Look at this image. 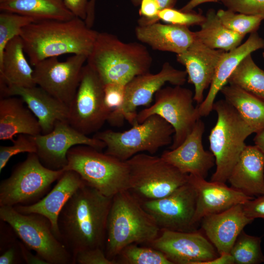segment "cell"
I'll list each match as a JSON object with an SVG mask.
<instances>
[{"label": "cell", "instance_id": "cell-46", "mask_svg": "<svg viewBox=\"0 0 264 264\" xmlns=\"http://www.w3.org/2000/svg\"><path fill=\"white\" fill-rule=\"evenodd\" d=\"M20 246L22 259L24 264H48L47 263L39 257L37 254H33L31 250L29 249L21 241Z\"/></svg>", "mask_w": 264, "mask_h": 264}, {"label": "cell", "instance_id": "cell-9", "mask_svg": "<svg viewBox=\"0 0 264 264\" xmlns=\"http://www.w3.org/2000/svg\"><path fill=\"white\" fill-rule=\"evenodd\" d=\"M0 219L8 223L25 245L48 264H75L73 256L55 235L45 217L22 214L13 206H0Z\"/></svg>", "mask_w": 264, "mask_h": 264}, {"label": "cell", "instance_id": "cell-8", "mask_svg": "<svg viewBox=\"0 0 264 264\" xmlns=\"http://www.w3.org/2000/svg\"><path fill=\"white\" fill-rule=\"evenodd\" d=\"M126 162L129 170L127 190L140 202L164 197L188 181V174L161 156L141 153Z\"/></svg>", "mask_w": 264, "mask_h": 264}, {"label": "cell", "instance_id": "cell-31", "mask_svg": "<svg viewBox=\"0 0 264 264\" xmlns=\"http://www.w3.org/2000/svg\"><path fill=\"white\" fill-rule=\"evenodd\" d=\"M220 91L254 133H257L264 128V101L233 85H225Z\"/></svg>", "mask_w": 264, "mask_h": 264}, {"label": "cell", "instance_id": "cell-21", "mask_svg": "<svg viewBox=\"0 0 264 264\" xmlns=\"http://www.w3.org/2000/svg\"><path fill=\"white\" fill-rule=\"evenodd\" d=\"M0 97H21L37 118L43 134L51 132L58 121H67L69 107L41 87L2 86Z\"/></svg>", "mask_w": 264, "mask_h": 264}, {"label": "cell", "instance_id": "cell-28", "mask_svg": "<svg viewBox=\"0 0 264 264\" xmlns=\"http://www.w3.org/2000/svg\"><path fill=\"white\" fill-rule=\"evenodd\" d=\"M22 38L17 36L6 45L0 58V86H37L33 68L27 61Z\"/></svg>", "mask_w": 264, "mask_h": 264}, {"label": "cell", "instance_id": "cell-33", "mask_svg": "<svg viewBox=\"0 0 264 264\" xmlns=\"http://www.w3.org/2000/svg\"><path fill=\"white\" fill-rule=\"evenodd\" d=\"M261 242L260 237L248 235L243 230L229 253L233 258L234 264H259L264 263Z\"/></svg>", "mask_w": 264, "mask_h": 264}, {"label": "cell", "instance_id": "cell-2", "mask_svg": "<svg viewBox=\"0 0 264 264\" xmlns=\"http://www.w3.org/2000/svg\"><path fill=\"white\" fill-rule=\"evenodd\" d=\"M98 32L78 17L67 21L49 20L25 26L20 36L29 63L35 66L43 60L66 54L88 56Z\"/></svg>", "mask_w": 264, "mask_h": 264}, {"label": "cell", "instance_id": "cell-34", "mask_svg": "<svg viewBox=\"0 0 264 264\" xmlns=\"http://www.w3.org/2000/svg\"><path fill=\"white\" fill-rule=\"evenodd\" d=\"M115 260L117 264H173L161 251L135 243L125 247Z\"/></svg>", "mask_w": 264, "mask_h": 264}, {"label": "cell", "instance_id": "cell-16", "mask_svg": "<svg viewBox=\"0 0 264 264\" xmlns=\"http://www.w3.org/2000/svg\"><path fill=\"white\" fill-rule=\"evenodd\" d=\"M36 154L41 163L50 169H63L67 164V154L72 147L86 145L99 151L106 148L102 141L89 137L74 128L67 121H58L52 131L33 136Z\"/></svg>", "mask_w": 264, "mask_h": 264}, {"label": "cell", "instance_id": "cell-1", "mask_svg": "<svg viewBox=\"0 0 264 264\" xmlns=\"http://www.w3.org/2000/svg\"><path fill=\"white\" fill-rule=\"evenodd\" d=\"M112 199L85 183L63 207L58 220L60 239L73 258L88 249L105 251Z\"/></svg>", "mask_w": 264, "mask_h": 264}, {"label": "cell", "instance_id": "cell-25", "mask_svg": "<svg viewBox=\"0 0 264 264\" xmlns=\"http://www.w3.org/2000/svg\"><path fill=\"white\" fill-rule=\"evenodd\" d=\"M232 188L253 197L264 195V154L245 145L229 176Z\"/></svg>", "mask_w": 264, "mask_h": 264}, {"label": "cell", "instance_id": "cell-26", "mask_svg": "<svg viewBox=\"0 0 264 264\" xmlns=\"http://www.w3.org/2000/svg\"><path fill=\"white\" fill-rule=\"evenodd\" d=\"M137 39L153 49L175 53L185 51L195 40L194 32L188 27L159 22L138 25L135 28Z\"/></svg>", "mask_w": 264, "mask_h": 264}, {"label": "cell", "instance_id": "cell-23", "mask_svg": "<svg viewBox=\"0 0 264 264\" xmlns=\"http://www.w3.org/2000/svg\"><path fill=\"white\" fill-rule=\"evenodd\" d=\"M84 184L76 172L64 170L51 191L39 201L28 205H16L14 208L22 214L37 213L45 217L50 221L55 235L60 240L58 226L59 214L70 197Z\"/></svg>", "mask_w": 264, "mask_h": 264}, {"label": "cell", "instance_id": "cell-4", "mask_svg": "<svg viewBox=\"0 0 264 264\" xmlns=\"http://www.w3.org/2000/svg\"><path fill=\"white\" fill-rule=\"evenodd\" d=\"M160 232L141 202L128 190H123L112 198L107 222L105 254L109 259L115 260L126 246L150 245Z\"/></svg>", "mask_w": 264, "mask_h": 264}, {"label": "cell", "instance_id": "cell-49", "mask_svg": "<svg viewBox=\"0 0 264 264\" xmlns=\"http://www.w3.org/2000/svg\"><path fill=\"white\" fill-rule=\"evenodd\" d=\"M221 0H190L180 10L184 12H191L192 10L202 3L206 2H218Z\"/></svg>", "mask_w": 264, "mask_h": 264}, {"label": "cell", "instance_id": "cell-15", "mask_svg": "<svg viewBox=\"0 0 264 264\" xmlns=\"http://www.w3.org/2000/svg\"><path fill=\"white\" fill-rule=\"evenodd\" d=\"M87 56L73 54L64 61L58 57L42 60L33 66L36 85L69 107L78 89Z\"/></svg>", "mask_w": 264, "mask_h": 264}, {"label": "cell", "instance_id": "cell-37", "mask_svg": "<svg viewBox=\"0 0 264 264\" xmlns=\"http://www.w3.org/2000/svg\"><path fill=\"white\" fill-rule=\"evenodd\" d=\"M20 242L13 230L5 229L0 233V264H24Z\"/></svg>", "mask_w": 264, "mask_h": 264}, {"label": "cell", "instance_id": "cell-39", "mask_svg": "<svg viewBox=\"0 0 264 264\" xmlns=\"http://www.w3.org/2000/svg\"><path fill=\"white\" fill-rule=\"evenodd\" d=\"M157 20L167 23L189 26L200 25L205 20V16L194 12H184L174 8L160 10L157 15Z\"/></svg>", "mask_w": 264, "mask_h": 264}, {"label": "cell", "instance_id": "cell-45", "mask_svg": "<svg viewBox=\"0 0 264 264\" xmlns=\"http://www.w3.org/2000/svg\"><path fill=\"white\" fill-rule=\"evenodd\" d=\"M65 6L75 17L85 20L89 0H63Z\"/></svg>", "mask_w": 264, "mask_h": 264}, {"label": "cell", "instance_id": "cell-6", "mask_svg": "<svg viewBox=\"0 0 264 264\" xmlns=\"http://www.w3.org/2000/svg\"><path fill=\"white\" fill-rule=\"evenodd\" d=\"M67 160L64 170L76 172L87 185L107 197L113 198L128 189L129 170L126 161L82 145L69 149Z\"/></svg>", "mask_w": 264, "mask_h": 264}, {"label": "cell", "instance_id": "cell-36", "mask_svg": "<svg viewBox=\"0 0 264 264\" xmlns=\"http://www.w3.org/2000/svg\"><path fill=\"white\" fill-rule=\"evenodd\" d=\"M36 22L30 17L14 13L3 12L0 14V58L7 43L20 36L26 25Z\"/></svg>", "mask_w": 264, "mask_h": 264}, {"label": "cell", "instance_id": "cell-3", "mask_svg": "<svg viewBox=\"0 0 264 264\" xmlns=\"http://www.w3.org/2000/svg\"><path fill=\"white\" fill-rule=\"evenodd\" d=\"M153 59L147 47L138 42L125 43L108 32H98L87 64L104 85H126L135 76L150 72Z\"/></svg>", "mask_w": 264, "mask_h": 264}, {"label": "cell", "instance_id": "cell-43", "mask_svg": "<svg viewBox=\"0 0 264 264\" xmlns=\"http://www.w3.org/2000/svg\"><path fill=\"white\" fill-rule=\"evenodd\" d=\"M135 5L140 4L139 14L141 18L138 21V25H144L157 22L159 7L154 0H135Z\"/></svg>", "mask_w": 264, "mask_h": 264}, {"label": "cell", "instance_id": "cell-11", "mask_svg": "<svg viewBox=\"0 0 264 264\" xmlns=\"http://www.w3.org/2000/svg\"><path fill=\"white\" fill-rule=\"evenodd\" d=\"M154 103L137 114L136 121L143 122L153 115L161 117L174 130L170 150L179 146L192 131L200 118L193 104L194 93L182 86L162 88L154 95Z\"/></svg>", "mask_w": 264, "mask_h": 264}, {"label": "cell", "instance_id": "cell-38", "mask_svg": "<svg viewBox=\"0 0 264 264\" xmlns=\"http://www.w3.org/2000/svg\"><path fill=\"white\" fill-rule=\"evenodd\" d=\"M37 152V147L33 136L20 134L11 146H0V173L14 155L23 153Z\"/></svg>", "mask_w": 264, "mask_h": 264}, {"label": "cell", "instance_id": "cell-48", "mask_svg": "<svg viewBox=\"0 0 264 264\" xmlns=\"http://www.w3.org/2000/svg\"><path fill=\"white\" fill-rule=\"evenodd\" d=\"M96 0H89L87 18L85 22L87 26L91 28L94 24L95 20V7Z\"/></svg>", "mask_w": 264, "mask_h": 264}, {"label": "cell", "instance_id": "cell-13", "mask_svg": "<svg viewBox=\"0 0 264 264\" xmlns=\"http://www.w3.org/2000/svg\"><path fill=\"white\" fill-rule=\"evenodd\" d=\"M110 111L104 99V84L87 64L82 69L76 94L69 105L68 122L80 132L96 133L103 126Z\"/></svg>", "mask_w": 264, "mask_h": 264}, {"label": "cell", "instance_id": "cell-50", "mask_svg": "<svg viewBox=\"0 0 264 264\" xmlns=\"http://www.w3.org/2000/svg\"><path fill=\"white\" fill-rule=\"evenodd\" d=\"M253 140L255 145L258 147L264 154V128L256 133Z\"/></svg>", "mask_w": 264, "mask_h": 264}, {"label": "cell", "instance_id": "cell-30", "mask_svg": "<svg viewBox=\"0 0 264 264\" xmlns=\"http://www.w3.org/2000/svg\"><path fill=\"white\" fill-rule=\"evenodd\" d=\"M200 30L194 32L195 40L207 47L229 51L239 46L245 36L226 28L213 9H209Z\"/></svg>", "mask_w": 264, "mask_h": 264}, {"label": "cell", "instance_id": "cell-5", "mask_svg": "<svg viewBox=\"0 0 264 264\" xmlns=\"http://www.w3.org/2000/svg\"><path fill=\"white\" fill-rule=\"evenodd\" d=\"M217 120L209 135L210 149L216 169L211 181L225 183L253 131L238 111L225 99L214 102Z\"/></svg>", "mask_w": 264, "mask_h": 264}, {"label": "cell", "instance_id": "cell-14", "mask_svg": "<svg viewBox=\"0 0 264 264\" xmlns=\"http://www.w3.org/2000/svg\"><path fill=\"white\" fill-rule=\"evenodd\" d=\"M196 198L195 188L188 180L164 197L140 202L160 231L192 232L197 230L193 222Z\"/></svg>", "mask_w": 264, "mask_h": 264}, {"label": "cell", "instance_id": "cell-22", "mask_svg": "<svg viewBox=\"0 0 264 264\" xmlns=\"http://www.w3.org/2000/svg\"><path fill=\"white\" fill-rule=\"evenodd\" d=\"M253 220L245 215L242 204H240L223 212L206 216L200 221L206 237L221 254L230 253L244 227Z\"/></svg>", "mask_w": 264, "mask_h": 264}, {"label": "cell", "instance_id": "cell-44", "mask_svg": "<svg viewBox=\"0 0 264 264\" xmlns=\"http://www.w3.org/2000/svg\"><path fill=\"white\" fill-rule=\"evenodd\" d=\"M245 215L253 220L264 219V195L249 200L242 204Z\"/></svg>", "mask_w": 264, "mask_h": 264}, {"label": "cell", "instance_id": "cell-10", "mask_svg": "<svg viewBox=\"0 0 264 264\" xmlns=\"http://www.w3.org/2000/svg\"><path fill=\"white\" fill-rule=\"evenodd\" d=\"M64 172L45 167L35 153H28L0 183V206L28 205L41 199Z\"/></svg>", "mask_w": 264, "mask_h": 264}, {"label": "cell", "instance_id": "cell-18", "mask_svg": "<svg viewBox=\"0 0 264 264\" xmlns=\"http://www.w3.org/2000/svg\"><path fill=\"white\" fill-rule=\"evenodd\" d=\"M204 130V123L199 118L179 146L165 151L160 156L184 174L205 178L215 165V158L211 151L204 149L202 139Z\"/></svg>", "mask_w": 264, "mask_h": 264}, {"label": "cell", "instance_id": "cell-42", "mask_svg": "<svg viewBox=\"0 0 264 264\" xmlns=\"http://www.w3.org/2000/svg\"><path fill=\"white\" fill-rule=\"evenodd\" d=\"M74 259L75 264H117L115 260L109 259L104 250L100 248L81 251L75 255Z\"/></svg>", "mask_w": 264, "mask_h": 264}, {"label": "cell", "instance_id": "cell-24", "mask_svg": "<svg viewBox=\"0 0 264 264\" xmlns=\"http://www.w3.org/2000/svg\"><path fill=\"white\" fill-rule=\"evenodd\" d=\"M264 48V39L257 31L250 33L242 44L226 51L219 62L206 97L197 108L200 117L208 116L213 110L217 94L227 83L230 75L242 60L252 52Z\"/></svg>", "mask_w": 264, "mask_h": 264}, {"label": "cell", "instance_id": "cell-47", "mask_svg": "<svg viewBox=\"0 0 264 264\" xmlns=\"http://www.w3.org/2000/svg\"><path fill=\"white\" fill-rule=\"evenodd\" d=\"M201 264H234V261L229 253L220 254L217 257L203 262Z\"/></svg>", "mask_w": 264, "mask_h": 264}, {"label": "cell", "instance_id": "cell-35", "mask_svg": "<svg viewBox=\"0 0 264 264\" xmlns=\"http://www.w3.org/2000/svg\"><path fill=\"white\" fill-rule=\"evenodd\" d=\"M217 15L226 28L244 36L257 31L264 20L259 16L236 13L228 9L226 10H219Z\"/></svg>", "mask_w": 264, "mask_h": 264}, {"label": "cell", "instance_id": "cell-19", "mask_svg": "<svg viewBox=\"0 0 264 264\" xmlns=\"http://www.w3.org/2000/svg\"><path fill=\"white\" fill-rule=\"evenodd\" d=\"M225 52L210 48L195 40L185 51L176 54L177 61L185 67L188 82L194 86V99L198 105L203 101L204 92L210 86Z\"/></svg>", "mask_w": 264, "mask_h": 264}, {"label": "cell", "instance_id": "cell-51", "mask_svg": "<svg viewBox=\"0 0 264 264\" xmlns=\"http://www.w3.org/2000/svg\"><path fill=\"white\" fill-rule=\"evenodd\" d=\"M158 4L160 11L167 9L174 8L177 0H154Z\"/></svg>", "mask_w": 264, "mask_h": 264}, {"label": "cell", "instance_id": "cell-12", "mask_svg": "<svg viewBox=\"0 0 264 264\" xmlns=\"http://www.w3.org/2000/svg\"><path fill=\"white\" fill-rule=\"evenodd\" d=\"M187 77L185 70L177 69L169 62L164 63L156 73L148 72L135 76L125 86L123 105L110 112L107 122L113 126H120L125 120L132 125L136 121L138 107L149 105L155 93L166 83L182 86Z\"/></svg>", "mask_w": 264, "mask_h": 264}, {"label": "cell", "instance_id": "cell-41", "mask_svg": "<svg viewBox=\"0 0 264 264\" xmlns=\"http://www.w3.org/2000/svg\"><path fill=\"white\" fill-rule=\"evenodd\" d=\"M125 86L115 83L104 85V103L110 112L123 105L125 99Z\"/></svg>", "mask_w": 264, "mask_h": 264}, {"label": "cell", "instance_id": "cell-27", "mask_svg": "<svg viewBox=\"0 0 264 264\" xmlns=\"http://www.w3.org/2000/svg\"><path fill=\"white\" fill-rule=\"evenodd\" d=\"M20 97L10 96L0 100V140L14 141L17 134L35 136L41 133L39 121Z\"/></svg>", "mask_w": 264, "mask_h": 264}, {"label": "cell", "instance_id": "cell-7", "mask_svg": "<svg viewBox=\"0 0 264 264\" xmlns=\"http://www.w3.org/2000/svg\"><path fill=\"white\" fill-rule=\"evenodd\" d=\"M132 126L123 132L107 130L98 132L93 137L104 142L105 153L124 161L143 152L154 154L172 143L174 128L159 115H151L141 123L135 121Z\"/></svg>", "mask_w": 264, "mask_h": 264}, {"label": "cell", "instance_id": "cell-17", "mask_svg": "<svg viewBox=\"0 0 264 264\" xmlns=\"http://www.w3.org/2000/svg\"><path fill=\"white\" fill-rule=\"evenodd\" d=\"M163 253L173 264H201L220 254L201 232L161 230L149 245Z\"/></svg>", "mask_w": 264, "mask_h": 264}, {"label": "cell", "instance_id": "cell-52", "mask_svg": "<svg viewBox=\"0 0 264 264\" xmlns=\"http://www.w3.org/2000/svg\"><path fill=\"white\" fill-rule=\"evenodd\" d=\"M263 58H264V52L263 53Z\"/></svg>", "mask_w": 264, "mask_h": 264}, {"label": "cell", "instance_id": "cell-40", "mask_svg": "<svg viewBox=\"0 0 264 264\" xmlns=\"http://www.w3.org/2000/svg\"><path fill=\"white\" fill-rule=\"evenodd\" d=\"M221 2L234 12L259 16L264 20V0H221Z\"/></svg>", "mask_w": 264, "mask_h": 264}, {"label": "cell", "instance_id": "cell-20", "mask_svg": "<svg viewBox=\"0 0 264 264\" xmlns=\"http://www.w3.org/2000/svg\"><path fill=\"white\" fill-rule=\"evenodd\" d=\"M188 180L194 186L197 195L193 219L196 226L206 216L223 212L254 198L228 187L225 183L208 181L193 175H189Z\"/></svg>", "mask_w": 264, "mask_h": 264}, {"label": "cell", "instance_id": "cell-29", "mask_svg": "<svg viewBox=\"0 0 264 264\" xmlns=\"http://www.w3.org/2000/svg\"><path fill=\"white\" fill-rule=\"evenodd\" d=\"M0 9L32 18L36 22L67 21L75 17L63 0H0Z\"/></svg>", "mask_w": 264, "mask_h": 264}, {"label": "cell", "instance_id": "cell-32", "mask_svg": "<svg viewBox=\"0 0 264 264\" xmlns=\"http://www.w3.org/2000/svg\"><path fill=\"white\" fill-rule=\"evenodd\" d=\"M227 83L264 101V71L255 64L251 54L247 55L240 63L230 75Z\"/></svg>", "mask_w": 264, "mask_h": 264}]
</instances>
